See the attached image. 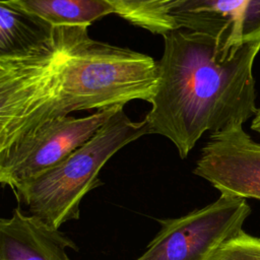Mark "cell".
<instances>
[{"instance_id":"3957f363","label":"cell","mask_w":260,"mask_h":260,"mask_svg":"<svg viewBox=\"0 0 260 260\" xmlns=\"http://www.w3.org/2000/svg\"><path fill=\"white\" fill-rule=\"evenodd\" d=\"M145 134H150L146 120L132 121L123 106L61 162L12 190L30 214L59 229L64 222L79 218L84 196L103 184L99 175L106 162Z\"/></svg>"},{"instance_id":"7a4b0ae2","label":"cell","mask_w":260,"mask_h":260,"mask_svg":"<svg viewBox=\"0 0 260 260\" xmlns=\"http://www.w3.org/2000/svg\"><path fill=\"white\" fill-rule=\"evenodd\" d=\"M164 45L157 86L144 118L150 134L170 139L185 158L205 132L254 118L252 69L260 43L229 47L181 28L165 35Z\"/></svg>"},{"instance_id":"ba28073f","label":"cell","mask_w":260,"mask_h":260,"mask_svg":"<svg viewBox=\"0 0 260 260\" xmlns=\"http://www.w3.org/2000/svg\"><path fill=\"white\" fill-rule=\"evenodd\" d=\"M78 250L59 229L18 206L0 219V260H71L67 249Z\"/></svg>"},{"instance_id":"277c9868","label":"cell","mask_w":260,"mask_h":260,"mask_svg":"<svg viewBox=\"0 0 260 260\" xmlns=\"http://www.w3.org/2000/svg\"><path fill=\"white\" fill-rule=\"evenodd\" d=\"M250 214L246 198L220 194L208 205L176 218L157 219L160 230L136 260H208Z\"/></svg>"},{"instance_id":"8fae6325","label":"cell","mask_w":260,"mask_h":260,"mask_svg":"<svg viewBox=\"0 0 260 260\" xmlns=\"http://www.w3.org/2000/svg\"><path fill=\"white\" fill-rule=\"evenodd\" d=\"M49 28L2 0L0 2V56L26 50L39 42Z\"/></svg>"},{"instance_id":"4fadbf2b","label":"cell","mask_w":260,"mask_h":260,"mask_svg":"<svg viewBox=\"0 0 260 260\" xmlns=\"http://www.w3.org/2000/svg\"><path fill=\"white\" fill-rule=\"evenodd\" d=\"M251 129L260 134V108H258L256 115L254 116L251 124Z\"/></svg>"},{"instance_id":"6da1fadb","label":"cell","mask_w":260,"mask_h":260,"mask_svg":"<svg viewBox=\"0 0 260 260\" xmlns=\"http://www.w3.org/2000/svg\"><path fill=\"white\" fill-rule=\"evenodd\" d=\"M158 62L95 41L88 26L50 27L24 51L0 56V151L76 111L150 103Z\"/></svg>"},{"instance_id":"52a82bcc","label":"cell","mask_w":260,"mask_h":260,"mask_svg":"<svg viewBox=\"0 0 260 260\" xmlns=\"http://www.w3.org/2000/svg\"><path fill=\"white\" fill-rule=\"evenodd\" d=\"M178 29L234 47L260 43V0H186L172 12Z\"/></svg>"},{"instance_id":"8992f818","label":"cell","mask_w":260,"mask_h":260,"mask_svg":"<svg viewBox=\"0 0 260 260\" xmlns=\"http://www.w3.org/2000/svg\"><path fill=\"white\" fill-rule=\"evenodd\" d=\"M193 173L220 194L260 200V142L242 124L211 132Z\"/></svg>"},{"instance_id":"30bf717a","label":"cell","mask_w":260,"mask_h":260,"mask_svg":"<svg viewBox=\"0 0 260 260\" xmlns=\"http://www.w3.org/2000/svg\"><path fill=\"white\" fill-rule=\"evenodd\" d=\"M115 13L133 25L152 34L167 35L178 29L173 10L186 0H108Z\"/></svg>"},{"instance_id":"5b68a950","label":"cell","mask_w":260,"mask_h":260,"mask_svg":"<svg viewBox=\"0 0 260 260\" xmlns=\"http://www.w3.org/2000/svg\"><path fill=\"white\" fill-rule=\"evenodd\" d=\"M121 107L83 118H56L21 137L0 151V183L14 189L55 167L89 140Z\"/></svg>"},{"instance_id":"7c38bea8","label":"cell","mask_w":260,"mask_h":260,"mask_svg":"<svg viewBox=\"0 0 260 260\" xmlns=\"http://www.w3.org/2000/svg\"><path fill=\"white\" fill-rule=\"evenodd\" d=\"M208 260H260V238L241 230L221 243Z\"/></svg>"},{"instance_id":"9c48e42d","label":"cell","mask_w":260,"mask_h":260,"mask_svg":"<svg viewBox=\"0 0 260 260\" xmlns=\"http://www.w3.org/2000/svg\"><path fill=\"white\" fill-rule=\"evenodd\" d=\"M49 27L89 26L115 13L108 0H3Z\"/></svg>"}]
</instances>
